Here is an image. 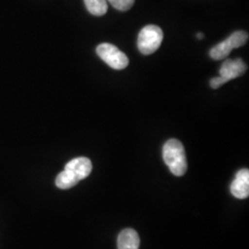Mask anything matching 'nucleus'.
Returning <instances> with one entry per match:
<instances>
[{
    "label": "nucleus",
    "instance_id": "4",
    "mask_svg": "<svg viewBox=\"0 0 249 249\" xmlns=\"http://www.w3.org/2000/svg\"><path fill=\"white\" fill-rule=\"evenodd\" d=\"M96 52L100 58L114 70L121 71L128 66V57L125 55V53L120 51L116 45L103 43L97 46Z\"/></svg>",
    "mask_w": 249,
    "mask_h": 249
},
{
    "label": "nucleus",
    "instance_id": "7",
    "mask_svg": "<svg viewBox=\"0 0 249 249\" xmlns=\"http://www.w3.org/2000/svg\"><path fill=\"white\" fill-rule=\"evenodd\" d=\"M140 244L141 240L138 232L131 228L124 229L117 237L118 249H139Z\"/></svg>",
    "mask_w": 249,
    "mask_h": 249
},
{
    "label": "nucleus",
    "instance_id": "13",
    "mask_svg": "<svg viewBox=\"0 0 249 249\" xmlns=\"http://www.w3.org/2000/svg\"><path fill=\"white\" fill-rule=\"evenodd\" d=\"M196 38H197L198 40H201V39H203V38H204V36H203V34H202V33H198V34L196 35Z\"/></svg>",
    "mask_w": 249,
    "mask_h": 249
},
{
    "label": "nucleus",
    "instance_id": "9",
    "mask_svg": "<svg viewBox=\"0 0 249 249\" xmlns=\"http://www.w3.org/2000/svg\"><path fill=\"white\" fill-rule=\"evenodd\" d=\"M231 48L230 44L227 42V40H224L222 43L218 44L211 50L210 56L214 60H223L224 58L228 57V55L231 53Z\"/></svg>",
    "mask_w": 249,
    "mask_h": 249
},
{
    "label": "nucleus",
    "instance_id": "1",
    "mask_svg": "<svg viewBox=\"0 0 249 249\" xmlns=\"http://www.w3.org/2000/svg\"><path fill=\"white\" fill-rule=\"evenodd\" d=\"M92 171V163L86 157H79L69 161L65 170L55 178V185L60 189H70L80 181L88 178Z\"/></svg>",
    "mask_w": 249,
    "mask_h": 249
},
{
    "label": "nucleus",
    "instance_id": "11",
    "mask_svg": "<svg viewBox=\"0 0 249 249\" xmlns=\"http://www.w3.org/2000/svg\"><path fill=\"white\" fill-rule=\"evenodd\" d=\"M110 4L120 11H127L133 7L135 0H108Z\"/></svg>",
    "mask_w": 249,
    "mask_h": 249
},
{
    "label": "nucleus",
    "instance_id": "8",
    "mask_svg": "<svg viewBox=\"0 0 249 249\" xmlns=\"http://www.w3.org/2000/svg\"><path fill=\"white\" fill-rule=\"evenodd\" d=\"M84 3L89 13L94 16H103L107 12V0H84Z\"/></svg>",
    "mask_w": 249,
    "mask_h": 249
},
{
    "label": "nucleus",
    "instance_id": "3",
    "mask_svg": "<svg viewBox=\"0 0 249 249\" xmlns=\"http://www.w3.org/2000/svg\"><path fill=\"white\" fill-rule=\"evenodd\" d=\"M163 33L160 27L147 25L138 36V48L141 53L149 55L156 52L162 42Z\"/></svg>",
    "mask_w": 249,
    "mask_h": 249
},
{
    "label": "nucleus",
    "instance_id": "5",
    "mask_svg": "<svg viewBox=\"0 0 249 249\" xmlns=\"http://www.w3.org/2000/svg\"><path fill=\"white\" fill-rule=\"evenodd\" d=\"M247 65L241 58L227 59L223 62L220 69V76L227 82L234 80L247 71Z\"/></svg>",
    "mask_w": 249,
    "mask_h": 249
},
{
    "label": "nucleus",
    "instance_id": "6",
    "mask_svg": "<svg viewBox=\"0 0 249 249\" xmlns=\"http://www.w3.org/2000/svg\"><path fill=\"white\" fill-rule=\"evenodd\" d=\"M231 193L239 199H245L249 196V170L241 169L231 184Z\"/></svg>",
    "mask_w": 249,
    "mask_h": 249
},
{
    "label": "nucleus",
    "instance_id": "12",
    "mask_svg": "<svg viewBox=\"0 0 249 249\" xmlns=\"http://www.w3.org/2000/svg\"><path fill=\"white\" fill-rule=\"evenodd\" d=\"M226 82H227V81L220 76V77H216V78L212 79L210 84H211V87H212L213 89H218V88L222 87L223 84H225Z\"/></svg>",
    "mask_w": 249,
    "mask_h": 249
},
{
    "label": "nucleus",
    "instance_id": "2",
    "mask_svg": "<svg viewBox=\"0 0 249 249\" xmlns=\"http://www.w3.org/2000/svg\"><path fill=\"white\" fill-rule=\"evenodd\" d=\"M162 158L173 175L182 177L187 170V156L183 144L176 139H171L163 145Z\"/></svg>",
    "mask_w": 249,
    "mask_h": 249
},
{
    "label": "nucleus",
    "instance_id": "10",
    "mask_svg": "<svg viewBox=\"0 0 249 249\" xmlns=\"http://www.w3.org/2000/svg\"><path fill=\"white\" fill-rule=\"evenodd\" d=\"M226 40L230 44L232 49L239 48L247 44L249 40V34L245 31H237L231 34Z\"/></svg>",
    "mask_w": 249,
    "mask_h": 249
}]
</instances>
